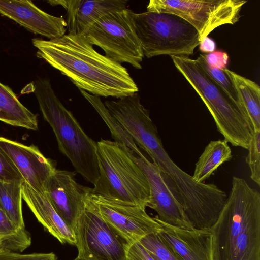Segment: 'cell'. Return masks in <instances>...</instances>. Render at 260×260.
Wrapping results in <instances>:
<instances>
[{"instance_id":"cell-17","label":"cell","mask_w":260,"mask_h":260,"mask_svg":"<svg viewBox=\"0 0 260 260\" xmlns=\"http://www.w3.org/2000/svg\"><path fill=\"white\" fill-rule=\"evenodd\" d=\"M22 196L38 220L52 235L62 244L76 245L74 232L57 213L45 192L37 191L24 181Z\"/></svg>"},{"instance_id":"cell-30","label":"cell","mask_w":260,"mask_h":260,"mask_svg":"<svg viewBox=\"0 0 260 260\" xmlns=\"http://www.w3.org/2000/svg\"><path fill=\"white\" fill-rule=\"evenodd\" d=\"M126 260H154L138 241L131 244L127 250Z\"/></svg>"},{"instance_id":"cell-9","label":"cell","mask_w":260,"mask_h":260,"mask_svg":"<svg viewBox=\"0 0 260 260\" xmlns=\"http://www.w3.org/2000/svg\"><path fill=\"white\" fill-rule=\"evenodd\" d=\"M75 236L78 256L87 260H126L131 244L94 211L88 197Z\"/></svg>"},{"instance_id":"cell-10","label":"cell","mask_w":260,"mask_h":260,"mask_svg":"<svg viewBox=\"0 0 260 260\" xmlns=\"http://www.w3.org/2000/svg\"><path fill=\"white\" fill-rule=\"evenodd\" d=\"M88 202L94 211L131 244L162 229L145 208L116 203L92 193Z\"/></svg>"},{"instance_id":"cell-26","label":"cell","mask_w":260,"mask_h":260,"mask_svg":"<svg viewBox=\"0 0 260 260\" xmlns=\"http://www.w3.org/2000/svg\"><path fill=\"white\" fill-rule=\"evenodd\" d=\"M246 162L250 172V178L257 185H260V131L253 134L249 143Z\"/></svg>"},{"instance_id":"cell-18","label":"cell","mask_w":260,"mask_h":260,"mask_svg":"<svg viewBox=\"0 0 260 260\" xmlns=\"http://www.w3.org/2000/svg\"><path fill=\"white\" fill-rule=\"evenodd\" d=\"M0 121L30 130H37V115L18 100L12 90L0 82Z\"/></svg>"},{"instance_id":"cell-16","label":"cell","mask_w":260,"mask_h":260,"mask_svg":"<svg viewBox=\"0 0 260 260\" xmlns=\"http://www.w3.org/2000/svg\"><path fill=\"white\" fill-rule=\"evenodd\" d=\"M127 3L126 0H63L68 34L83 35L99 19L126 8Z\"/></svg>"},{"instance_id":"cell-14","label":"cell","mask_w":260,"mask_h":260,"mask_svg":"<svg viewBox=\"0 0 260 260\" xmlns=\"http://www.w3.org/2000/svg\"><path fill=\"white\" fill-rule=\"evenodd\" d=\"M0 14L49 40L62 37L67 30V23L62 17L43 11L31 1L0 0Z\"/></svg>"},{"instance_id":"cell-11","label":"cell","mask_w":260,"mask_h":260,"mask_svg":"<svg viewBox=\"0 0 260 260\" xmlns=\"http://www.w3.org/2000/svg\"><path fill=\"white\" fill-rule=\"evenodd\" d=\"M73 172L56 169L46 180L44 192L57 213L74 232L92 188L78 183Z\"/></svg>"},{"instance_id":"cell-5","label":"cell","mask_w":260,"mask_h":260,"mask_svg":"<svg viewBox=\"0 0 260 260\" xmlns=\"http://www.w3.org/2000/svg\"><path fill=\"white\" fill-rule=\"evenodd\" d=\"M171 57L206 105L224 139L234 146L247 149L253 133L242 107L210 77L197 59Z\"/></svg>"},{"instance_id":"cell-33","label":"cell","mask_w":260,"mask_h":260,"mask_svg":"<svg viewBox=\"0 0 260 260\" xmlns=\"http://www.w3.org/2000/svg\"><path fill=\"white\" fill-rule=\"evenodd\" d=\"M4 248L3 247V246L0 244V251L4 250Z\"/></svg>"},{"instance_id":"cell-32","label":"cell","mask_w":260,"mask_h":260,"mask_svg":"<svg viewBox=\"0 0 260 260\" xmlns=\"http://www.w3.org/2000/svg\"><path fill=\"white\" fill-rule=\"evenodd\" d=\"M74 260H87L83 257H80V256H77L75 259H74Z\"/></svg>"},{"instance_id":"cell-6","label":"cell","mask_w":260,"mask_h":260,"mask_svg":"<svg viewBox=\"0 0 260 260\" xmlns=\"http://www.w3.org/2000/svg\"><path fill=\"white\" fill-rule=\"evenodd\" d=\"M136 33L144 56L188 57L201 41L197 29L179 16L166 12L134 13Z\"/></svg>"},{"instance_id":"cell-12","label":"cell","mask_w":260,"mask_h":260,"mask_svg":"<svg viewBox=\"0 0 260 260\" xmlns=\"http://www.w3.org/2000/svg\"><path fill=\"white\" fill-rule=\"evenodd\" d=\"M126 150L148 179L150 197L147 207L155 210L157 218L164 223L182 229H194L182 206L168 187L156 165L145 155L139 157L129 148Z\"/></svg>"},{"instance_id":"cell-1","label":"cell","mask_w":260,"mask_h":260,"mask_svg":"<svg viewBox=\"0 0 260 260\" xmlns=\"http://www.w3.org/2000/svg\"><path fill=\"white\" fill-rule=\"evenodd\" d=\"M38 57L67 76L79 89L98 96L121 98L138 87L121 64L97 52L83 35L32 39Z\"/></svg>"},{"instance_id":"cell-28","label":"cell","mask_w":260,"mask_h":260,"mask_svg":"<svg viewBox=\"0 0 260 260\" xmlns=\"http://www.w3.org/2000/svg\"><path fill=\"white\" fill-rule=\"evenodd\" d=\"M0 260H57L53 253L22 254L6 249L0 251Z\"/></svg>"},{"instance_id":"cell-20","label":"cell","mask_w":260,"mask_h":260,"mask_svg":"<svg viewBox=\"0 0 260 260\" xmlns=\"http://www.w3.org/2000/svg\"><path fill=\"white\" fill-rule=\"evenodd\" d=\"M232 150L225 140L211 141L196 162L192 177L199 183L209 178L218 168L232 158Z\"/></svg>"},{"instance_id":"cell-2","label":"cell","mask_w":260,"mask_h":260,"mask_svg":"<svg viewBox=\"0 0 260 260\" xmlns=\"http://www.w3.org/2000/svg\"><path fill=\"white\" fill-rule=\"evenodd\" d=\"M213 260H260V193L233 177L219 216L211 228Z\"/></svg>"},{"instance_id":"cell-24","label":"cell","mask_w":260,"mask_h":260,"mask_svg":"<svg viewBox=\"0 0 260 260\" xmlns=\"http://www.w3.org/2000/svg\"><path fill=\"white\" fill-rule=\"evenodd\" d=\"M139 242L154 260H182L158 232L146 235Z\"/></svg>"},{"instance_id":"cell-4","label":"cell","mask_w":260,"mask_h":260,"mask_svg":"<svg viewBox=\"0 0 260 260\" xmlns=\"http://www.w3.org/2000/svg\"><path fill=\"white\" fill-rule=\"evenodd\" d=\"M96 144L99 176L92 188V194L146 209L150 197L149 183L126 147L104 139Z\"/></svg>"},{"instance_id":"cell-21","label":"cell","mask_w":260,"mask_h":260,"mask_svg":"<svg viewBox=\"0 0 260 260\" xmlns=\"http://www.w3.org/2000/svg\"><path fill=\"white\" fill-rule=\"evenodd\" d=\"M80 91L82 95L91 105L104 120L115 141L125 146L137 156H143L144 155L136 143L118 121L111 114L100 97L91 94L83 90L80 89Z\"/></svg>"},{"instance_id":"cell-29","label":"cell","mask_w":260,"mask_h":260,"mask_svg":"<svg viewBox=\"0 0 260 260\" xmlns=\"http://www.w3.org/2000/svg\"><path fill=\"white\" fill-rule=\"evenodd\" d=\"M203 55L210 66L221 70L226 68L229 57L226 52L217 51Z\"/></svg>"},{"instance_id":"cell-19","label":"cell","mask_w":260,"mask_h":260,"mask_svg":"<svg viewBox=\"0 0 260 260\" xmlns=\"http://www.w3.org/2000/svg\"><path fill=\"white\" fill-rule=\"evenodd\" d=\"M237 90L249 124L254 133L260 131V88L254 81L227 68L224 69Z\"/></svg>"},{"instance_id":"cell-3","label":"cell","mask_w":260,"mask_h":260,"mask_svg":"<svg viewBox=\"0 0 260 260\" xmlns=\"http://www.w3.org/2000/svg\"><path fill=\"white\" fill-rule=\"evenodd\" d=\"M31 84L43 118L55 135L59 151L77 173L94 185L99 176L96 142L85 133L72 113L61 103L49 80L39 78Z\"/></svg>"},{"instance_id":"cell-15","label":"cell","mask_w":260,"mask_h":260,"mask_svg":"<svg viewBox=\"0 0 260 260\" xmlns=\"http://www.w3.org/2000/svg\"><path fill=\"white\" fill-rule=\"evenodd\" d=\"M154 218L161 225L159 235L182 260H213L211 229H184Z\"/></svg>"},{"instance_id":"cell-22","label":"cell","mask_w":260,"mask_h":260,"mask_svg":"<svg viewBox=\"0 0 260 260\" xmlns=\"http://www.w3.org/2000/svg\"><path fill=\"white\" fill-rule=\"evenodd\" d=\"M24 181H0V207L18 228H25L22 211V184Z\"/></svg>"},{"instance_id":"cell-8","label":"cell","mask_w":260,"mask_h":260,"mask_svg":"<svg viewBox=\"0 0 260 260\" xmlns=\"http://www.w3.org/2000/svg\"><path fill=\"white\" fill-rule=\"evenodd\" d=\"M246 3L243 0H151L147 10L179 16L197 29L202 41L218 26L237 22Z\"/></svg>"},{"instance_id":"cell-23","label":"cell","mask_w":260,"mask_h":260,"mask_svg":"<svg viewBox=\"0 0 260 260\" xmlns=\"http://www.w3.org/2000/svg\"><path fill=\"white\" fill-rule=\"evenodd\" d=\"M29 233L25 228H17L0 207V244L5 249L22 252L31 244Z\"/></svg>"},{"instance_id":"cell-31","label":"cell","mask_w":260,"mask_h":260,"mask_svg":"<svg viewBox=\"0 0 260 260\" xmlns=\"http://www.w3.org/2000/svg\"><path fill=\"white\" fill-rule=\"evenodd\" d=\"M199 49L202 52L210 53L215 51L216 44L212 39L206 37L201 41Z\"/></svg>"},{"instance_id":"cell-25","label":"cell","mask_w":260,"mask_h":260,"mask_svg":"<svg viewBox=\"0 0 260 260\" xmlns=\"http://www.w3.org/2000/svg\"><path fill=\"white\" fill-rule=\"evenodd\" d=\"M197 59L210 77L242 107L236 86L232 79L224 70L213 68L209 65L206 61L203 54H200Z\"/></svg>"},{"instance_id":"cell-13","label":"cell","mask_w":260,"mask_h":260,"mask_svg":"<svg viewBox=\"0 0 260 260\" xmlns=\"http://www.w3.org/2000/svg\"><path fill=\"white\" fill-rule=\"evenodd\" d=\"M0 149L10 158L24 181L35 190L44 193V184L56 170L52 160L34 145H25L0 136Z\"/></svg>"},{"instance_id":"cell-7","label":"cell","mask_w":260,"mask_h":260,"mask_svg":"<svg viewBox=\"0 0 260 260\" xmlns=\"http://www.w3.org/2000/svg\"><path fill=\"white\" fill-rule=\"evenodd\" d=\"M134 13L125 8L108 14L90 25L83 35L91 45L103 50L105 56L111 60L141 69L144 54L134 27Z\"/></svg>"},{"instance_id":"cell-27","label":"cell","mask_w":260,"mask_h":260,"mask_svg":"<svg viewBox=\"0 0 260 260\" xmlns=\"http://www.w3.org/2000/svg\"><path fill=\"white\" fill-rule=\"evenodd\" d=\"M24 181L10 158L0 149V181Z\"/></svg>"}]
</instances>
